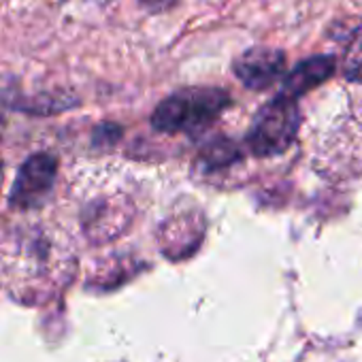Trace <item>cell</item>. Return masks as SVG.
Returning a JSON list of instances; mask_svg holds the SVG:
<instances>
[{
    "instance_id": "4",
    "label": "cell",
    "mask_w": 362,
    "mask_h": 362,
    "mask_svg": "<svg viewBox=\"0 0 362 362\" xmlns=\"http://www.w3.org/2000/svg\"><path fill=\"white\" fill-rule=\"evenodd\" d=\"M233 73L247 88L262 92L275 86L286 73V52L277 47H252L233 62Z\"/></svg>"
},
{
    "instance_id": "9",
    "label": "cell",
    "mask_w": 362,
    "mask_h": 362,
    "mask_svg": "<svg viewBox=\"0 0 362 362\" xmlns=\"http://www.w3.org/2000/svg\"><path fill=\"white\" fill-rule=\"evenodd\" d=\"M139 3L151 13H166L179 3V0H139Z\"/></svg>"
},
{
    "instance_id": "3",
    "label": "cell",
    "mask_w": 362,
    "mask_h": 362,
    "mask_svg": "<svg viewBox=\"0 0 362 362\" xmlns=\"http://www.w3.org/2000/svg\"><path fill=\"white\" fill-rule=\"evenodd\" d=\"M58 173V160L52 153H33L20 168L9 203L16 209L39 207L52 192Z\"/></svg>"
},
{
    "instance_id": "6",
    "label": "cell",
    "mask_w": 362,
    "mask_h": 362,
    "mask_svg": "<svg viewBox=\"0 0 362 362\" xmlns=\"http://www.w3.org/2000/svg\"><path fill=\"white\" fill-rule=\"evenodd\" d=\"M343 75L347 81L362 86V28H356L351 33L349 43L345 45Z\"/></svg>"
},
{
    "instance_id": "1",
    "label": "cell",
    "mask_w": 362,
    "mask_h": 362,
    "mask_svg": "<svg viewBox=\"0 0 362 362\" xmlns=\"http://www.w3.org/2000/svg\"><path fill=\"white\" fill-rule=\"evenodd\" d=\"M233 98L222 88H184L173 92L151 113V126L158 132H199L211 126Z\"/></svg>"
},
{
    "instance_id": "7",
    "label": "cell",
    "mask_w": 362,
    "mask_h": 362,
    "mask_svg": "<svg viewBox=\"0 0 362 362\" xmlns=\"http://www.w3.org/2000/svg\"><path fill=\"white\" fill-rule=\"evenodd\" d=\"M77 100L71 98V96H62V94H41V96H35L30 100H24L22 107L24 111L28 113H39V115H52V113H58V111H64L69 107H75Z\"/></svg>"
},
{
    "instance_id": "5",
    "label": "cell",
    "mask_w": 362,
    "mask_h": 362,
    "mask_svg": "<svg viewBox=\"0 0 362 362\" xmlns=\"http://www.w3.org/2000/svg\"><path fill=\"white\" fill-rule=\"evenodd\" d=\"M337 69V60L334 56L322 54V56H311L303 62H298L284 79V88L279 94L290 96L294 100H298L303 94H307L309 90L322 86L324 81H328L334 75Z\"/></svg>"
},
{
    "instance_id": "8",
    "label": "cell",
    "mask_w": 362,
    "mask_h": 362,
    "mask_svg": "<svg viewBox=\"0 0 362 362\" xmlns=\"http://www.w3.org/2000/svg\"><path fill=\"white\" fill-rule=\"evenodd\" d=\"M203 158L209 162V164H228L230 160L237 158V149L230 141L226 139H220L216 143H211L205 151H203Z\"/></svg>"
},
{
    "instance_id": "2",
    "label": "cell",
    "mask_w": 362,
    "mask_h": 362,
    "mask_svg": "<svg viewBox=\"0 0 362 362\" xmlns=\"http://www.w3.org/2000/svg\"><path fill=\"white\" fill-rule=\"evenodd\" d=\"M296 103L298 100L290 96L277 94L258 111L247 134L252 153L269 158L286 151L292 145L300 126V111Z\"/></svg>"
}]
</instances>
